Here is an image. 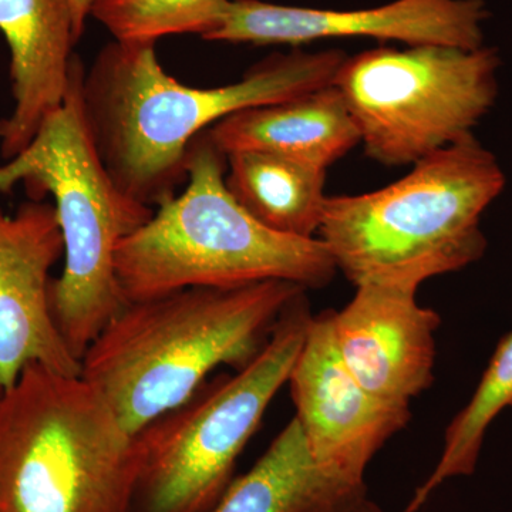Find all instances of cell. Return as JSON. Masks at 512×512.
<instances>
[{
    "label": "cell",
    "mask_w": 512,
    "mask_h": 512,
    "mask_svg": "<svg viewBox=\"0 0 512 512\" xmlns=\"http://www.w3.org/2000/svg\"><path fill=\"white\" fill-rule=\"evenodd\" d=\"M342 50L269 57L239 82L198 89L165 73L156 43L114 42L83 80L97 150L120 190L153 208L187 181L192 141L239 111L282 103L332 84Z\"/></svg>",
    "instance_id": "1"
},
{
    "label": "cell",
    "mask_w": 512,
    "mask_h": 512,
    "mask_svg": "<svg viewBox=\"0 0 512 512\" xmlns=\"http://www.w3.org/2000/svg\"><path fill=\"white\" fill-rule=\"evenodd\" d=\"M305 292L268 281L127 303L84 353L80 376L134 436L190 399L218 367L251 363L286 306Z\"/></svg>",
    "instance_id": "2"
},
{
    "label": "cell",
    "mask_w": 512,
    "mask_h": 512,
    "mask_svg": "<svg viewBox=\"0 0 512 512\" xmlns=\"http://www.w3.org/2000/svg\"><path fill=\"white\" fill-rule=\"evenodd\" d=\"M505 183L497 157L467 138L380 190L328 197L318 238L355 288L419 291L429 279L483 258L481 218Z\"/></svg>",
    "instance_id": "3"
},
{
    "label": "cell",
    "mask_w": 512,
    "mask_h": 512,
    "mask_svg": "<svg viewBox=\"0 0 512 512\" xmlns=\"http://www.w3.org/2000/svg\"><path fill=\"white\" fill-rule=\"evenodd\" d=\"M187 158L184 191L117 247L114 266L128 303L187 288L285 281L308 291L330 284L338 268L322 239L269 229L235 201L225 184L227 157L208 130Z\"/></svg>",
    "instance_id": "4"
},
{
    "label": "cell",
    "mask_w": 512,
    "mask_h": 512,
    "mask_svg": "<svg viewBox=\"0 0 512 512\" xmlns=\"http://www.w3.org/2000/svg\"><path fill=\"white\" fill-rule=\"evenodd\" d=\"M86 67L74 55L62 106L47 117L25 150L0 164V192L19 184L53 197L64 266L50 285V308L72 355L82 357L127 306L116 275L117 247L154 210L128 197L101 160L84 109Z\"/></svg>",
    "instance_id": "5"
},
{
    "label": "cell",
    "mask_w": 512,
    "mask_h": 512,
    "mask_svg": "<svg viewBox=\"0 0 512 512\" xmlns=\"http://www.w3.org/2000/svg\"><path fill=\"white\" fill-rule=\"evenodd\" d=\"M140 456L99 390L30 365L0 400V512H134Z\"/></svg>",
    "instance_id": "6"
},
{
    "label": "cell",
    "mask_w": 512,
    "mask_h": 512,
    "mask_svg": "<svg viewBox=\"0 0 512 512\" xmlns=\"http://www.w3.org/2000/svg\"><path fill=\"white\" fill-rule=\"evenodd\" d=\"M312 316L302 293L286 306L251 363L235 375L207 380L134 434L140 456L134 512L212 510L269 404L288 383Z\"/></svg>",
    "instance_id": "7"
},
{
    "label": "cell",
    "mask_w": 512,
    "mask_h": 512,
    "mask_svg": "<svg viewBox=\"0 0 512 512\" xmlns=\"http://www.w3.org/2000/svg\"><path fill=\"white\" fill-rule=\"evenodd\" d=\"M500 66L493 47H379L346 57L332 84L366 156L403 167L474 137L497 100Z\"/></svg>",
    "instance_id": "8"
},
{
    "label": "cell",
    "mask_w": 512,
    "mask_h": 512,
    "mask_svg": "<svg viewBox=\"0 0 512 512\" xmlns=\"http://www.w3.org/2000/svg\"><path fill=\"white\" fill-rule=\"evenodd\" d=\"M286 384L316 463L355 483H365L370 461L412 420L410 406L383 402L357 382L336 348L330 309L312 316Z\"/></svg>",
    "instance_id": "9"
},
{
    "label": "cell",
    "mask_w": 512,
    "mask_h": 512,
    "mask_svg": "<svg viewBox=\"0 0 512 512\" xmlns=\"http://www.w3.org/2000/svg\"><path fill=\"white\" fill-rule=\"evenodd\" d=\"M484 0H396L365 10H323L232 0L210 42L299 46L336 37H373L410 46L483 47Z\"/></svg>",
    "instance_id": "10"
},
{
    "label": "cell",
    "mask_w": 512,
    "mask_h": 512,
    "mask_svg": "<svg viewBox=\"0 0 512 512\" xmlns=\"http://www.w3.org/2000/svg\"><path fill=\"white\" fill-rule=\"evenodd\" d=\"M63 255L53 202L30 198L13 214L0 207V383L5 390L30 365L69 376L82 372L50 308L52 269Z\"/></svg>",
    "instance_id": "11"
},
{
    "label": "cell",
    "mask_w": 512,
    "mask_h": 512,
    "mask_svg": "<svg viewBox=\"0 0 512 512\" xmlns=\"http://www.w3.org/2000/svg\"><path fill=\"white\" fill-rule=\"evenodd\" d=\"M416 295L365 284L356 286L342 311H333V336L345 365L367 392L397 406H410L434 383L441 318Z\"/></svg>",
    "instance_id": "12"
},
{
    "label": "cell",
    "mask_w": 512,
    "mask_h": 512,
    "mask_svg": "<svg viewBox=\"0 0 512 512\" xmlns=\"http://www.w3.org/2000/svg\"><path fill=\"white\" fill-rule=\"evenodd\" d=\"M0 33L12 80V113L0 121V156L8 161L62 106L79 40L70 0H0Z\"/></svg>",
    "instance_id": "13"
},
{
    "label": "cell",
    "mask_w": 512,
    "mask_h": 512,
    "mask_svg": "<svg viewBox=\"0 0 512 512\" xmlns=\"http://www.w3.org/2000/svg\"><path fill=\"white\" fill-rule=\"evenodd\" d=\"M224 156L266 151L328 170L360 144L342 93L333 84L282 103L232 114L208 130Z\"/></svg>",
    "instance_id": "14"
},
{
    "label": "cell",
    "mask_w": 512,
    "mask_h": 512,
    "mask_svg": "<svg viewBox=\"0 0 512 512\" xmlns=\"http://www.w3.org/2000/svg\"><path fill=\"white\" fill-rule=\"evenodd\" d=\"M210 512H383L366 483L320 467L293 417L255 466L228 485Z\"/></svg>",
    "instance_id": "15"
},
{
    "label": "cell",
    "mask_w": 512,
    "mask_h": 512,
    "mask_svg": "<svg viewBox=\"0 0 512 512\" xmlns=\"http://www.w3.org/2000/svg\"><path fill=\"white\" fill-rule=\"evenodd\" d=\"M225 157L228 191L256 221L291 237L318 235L328 201L326 170L266 151Z\"/></svg>",
    "instance_id": "16"
},
{
    "label": "cell",
    "mask_w": 512,
    "mask_h": 512,
    "mask_svg": "<svg viewBox=\"0 0 512 512\" xmlns=\"http://www.w3.org/2000/svg\"><path fill=\"white\" fill-rule=\"evenodd\" d=\"M508 407H512V330L498 343L470 402L448 424L439 463L403 512L421 510L451 478L473 476L488 427Z\"/></svg>",
    "instance_id": "17"
},
{
    "label": "cell",
    "mask_w": 512,
    "mask_h": 512,
    "mask_svg": "<svg viewBox=\"0 0 512 512\" xmlns=\"http://www.w3.org/2000/svg\"><path fill=\"white\" fill-rule=\"evenodd\" d=\"M232 0H94L90 15L117 42H151L197 33L205 39L227 19Z\"/></svg>",
    "instance_id": "18"
},
{
    "label": "cell",
    "mask_w": 512,
    "mask_h": 512,
    "mask_svg": "<svg viewBox=\"0 0 512 512\" xmlns=\"http://www.w3.org/2000/svg\"><path fill=\"white\" fill-rule=\"evenodd\" d=\"M94 0H70L72 5L74 33H76L77 40L82 36L84 23L90 16Z\"/></svg>",
    "instance_id": "19"
},
{
    "label": "cell",
    "mask_w": 512,
    "mask_h": 512,
    "mask_svg": "<svg viewBox=\"0 0 512 512\" xmlns=\"http://www.w3.org/2000/svg\"><path fill=\"white\" fill-rule=\"evenodd\" d=\"M3 393H5V387H3L2 383H0V400H2Z\"/></svg>",
    "instance_id": "20"
}]
</instances>
